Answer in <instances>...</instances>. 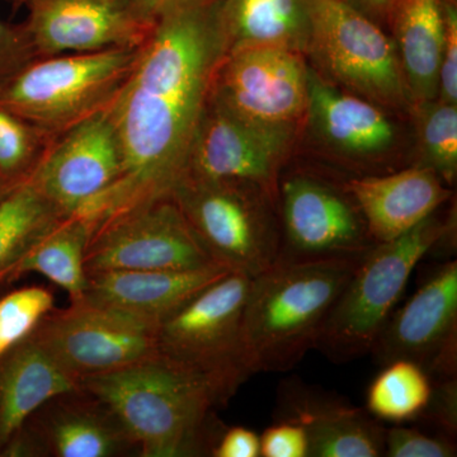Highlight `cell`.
<instances>
[{
	"mask_svg": "<svg viewBox=\"0 0 457 457\" xmlns=\"http://www.w3.org/2000/svg\"><path fill=\"white\" fill-rule=\"evenodd\" d=\"M55 137L0 108V179L16 186L29 176Z\"/></svg>",
	"mask_w": 457,
	"mask_h": 457,
	"instance_id": "cell-29",
	"label": "cell"
},
{
	"mask_svg": "<svg viewBox=\"0 0 457 457\" xmlns=\"http://www.w3.org/2000/svg\"><path fill=\"white\" fill-rule=\"evenodd\" d=\"M230 272L221 264L186 270L90 273L83 299L161 323L206 286Z\"/></svg>",
	"mask_w": 457,
	"mask_h": 457,
	"instance_id": "cell-21",
	"label": "cell"
},
{
	"mask_svg": "<svg viewBox=\"0 0 457 457\" xmlns=\"http://www.w3.org/2000/svg\"><path fill=\"white\" fill-rule=\"evenodd\" d=\"M212 457H261V438L245 427L224 428L212 451Z\"/></svg>",
	"mask_w": 457,
	"mask_h": 457,
	"instance_id": "cell-36",
	"label": "cell"
},
{
	"mask_svg": "<svg viewBox=\"0 0 457 457\" xmlns=\"http://www.w3.org/2000/svg\"><path fill=\"white\" fill-rule=\"evenodd\" d=\"M455 230V212L442 219L436 212L402 237L369 249L328 315L315 350L336 363L369 354L417 264Z\"/></svg>",
	"mask_w": 457,
	"mask_h": 457,
	"instance_id": "cell-4",
	"label": "cell"
},
{
	"mask_svg": "<svg viewBox=\"0 0 457 457\" xmlns=\"http://www.w3.org/2000/svg\"><path fill=\"white\" fill-rule=\"evenodd\" d=\"M171 0H134L135 9L144 22L153 25L156 14Z\"/></svg>",
	"mask_w": 457,
	"mask_h": 457,
	"instance_id": "cell-38",
	"label": "cell"
},
{
	"mask_svg": "<svg viewBox=\"0 0 457 457\" xmlns=\"http://www.w3.org/2000/svg\"><path fill=\"white\" fill-rule=\"evenodd\" d=\"M416 129L418 161L451 188L457 176V104L440 99L411 107Z\"/></svg>",
	"mask_w": 457,
	"mask_h": 457,
	"instance_id": "cell-28",
	"label": "cell"
},
{
	"mask_svg": "<svg viewBox=\"0 0 457 457\" xmlns=\"http://www.w3.org/2000/svg\"><path fill=\"white\" fill-rule=\"evenodd\" d=\"M417 420H423V423L433 427L440 435L456 441V378H433L431 396H429L425 411L420 413Z\"/></svg>",
	"mask_w": 457,
	"mask_h": 457,
	"instance_id": "cell-32",
	"label": "cell"
},
{
	"mask_svg": "<svg viewBox=\"0 0 457 457\" xmlns=\"http://www.w3.org/2000/svg\"><path fill=\"white\" fill-rule=\"evenodd\" d=\"M80 386L112 411L143 457L212 456L224 429L210 387L159 354Z\"/></svg>",
	"mask_w": 457,
	"mask_h": 457,
	"instance_id": "cell-2",
	"label": "cell"
},
{
	"mask_svg": "<svg viewBox=\"0 0 457 457\" xmlns=\"http://www.w3.org/2000/svg\"><path fill=\"white\" fill-rule=\"evenodd\" d=\"M121 165L104 110L56 137L29 179L65 218L86 216L116 185Z\"/></svg>",
	"mask_w": 457,
	"mask_h": 457,
	"instance_id": "cell-16",
	"label": "cell"
},
{
	"mask_svg": "<svg viewBox=\"0 0 457 457\" xmlns=\"http://www.w3.org/2000/svg\"><path fill=\"white\" fill-rule=\"evenodd\" d=\"M25 26L37 57L143 45L153 25L134 0H23Z\"/></svg>",
	"mask_w": 457,
	"mask_h": 457,
	"instance_id": "cell-18",
	"label": "cell"
},
{
	"mask_svg": "<svg viewBox=\"0 0 457 457\" xmlns=\"http://www.w3.org/2000/svg\"><path fill=\"white\" fill-rule=\"evenodd\" d=\"M140 46L35 57L0 88V108L56 139L107 110Z\"/></svg>",
	"mask_w": 457,
	"mask_h": 457,
	"instance_id": "cell-5",
	"label": "cell"
},
{
	"mask_svg": "<svg viewBox=\"0 0 457 457\" xmlns=\"http://www.w3.org/2000/svg\"><path fill=\"white\" fill-rule=\"evenodd\" d=\"M35 57L23 23L13 25L0 17V88Z\"/></svg>",
	"mask_w": 457,
	"mask_h": 457,
	"instance_id": "cell-33",
	"label": "cell"
},
{
	"mask_svg": "<svg viewBox=\"0 0 457 457\" xmlns=\"http://www.w3.org/2000/svg\"><path fill=\"white\" fill-rule=\"evenodd\" d=\"M361 257L278 262L252 278L242 327L251 375L290 371L315 348Z\"/></svg>",
	"mask_w": 457,
	"mask_h": 457,
	"instance_id": "cell-3",
	"label": "cell"
},
{
	"mask_svg": "<svg viewBox=\"0 0 457 457\" xmlns=\"http://www.w3.org/2000/svg\"><path fill=\"white\" fill-rule=\"evenodd\" d=\"M64 219L31 180L14 186L0 200V270L12 269Z\"/></svg>",
	"mask_w": 457,
	"mask_h": 457,
	"instance_id": "cell-26",
	"label": "cell"
},
{
	"mask_svg": "<svg viewBox=\"0 0 457 457\" xmlns=\"http://www.w3.org/2000/svg\"><path fill=\"white\" fill-rule=\"evenodd\" d=\"M370 353L385 366L407 360L429 378H456L457 262L440 264L402 308L394 311Z\"/></svg>",
	"mask_w": 457,
	"mask_h": 457,
	"instance_id": "cell-15",
	"label": "cell"
},
{
	"mask_svg": "<svg viewBox=\"0 0 457 457\" xmlns=\"http://www.w3.org/2000/svg\"><path fill=\"white\" fill-rule=\"evenodd\" d=\"M303 129L249 121L209 98L183 179L253 183L278 197Z\"/></svg>",
	"mask_w": 457,
	"mask_h": 457,
	"instance_id": "cell-12",
	"label": "cell"
},
{
	"mask_svg": "<svg viewBox=\"0 0 457 457\" xmlns=\"http://www.w3.org/2000/svg\"><path fill=\"white\" fill-rule=\"evenodd\" d=\"M216 263L254 278L278 262L276 197L253 183L183 179L170 195Z\"/></svg>",
	"mask_w": 457,
	"mask_h": 457,
	"instance_id": "cell-8",
	"label": "cell"
},
{
	"mask_svg": "<svg viewBox=\"0 0 457 457\" xmlns=\"http://www.w3.org/2000/svg\"><path fill=\"white\" fill-rule=\"evenodd\" d=\"M309 20L306 62L339 88L392 113L411 111L389 32L345 0H303Z\"/></svg>",
	"mask_w": 457,
	"mask_h": 457,
	"instance_id": "cell-7",
	"label": "cell"
},
{
	"mask_svg": "<svg viewBox=\"0 0 457 457\" xmlns=\"http://www.w3.org/2000/svg\"><path fill=\"white\" fill-rule=\"evenodd\" d=\"M456 441L442 435H428L411 427L395 426L385 429L384 456L453 457Z\"/></svg>",
	"mask_w": 457,
	"mask_h": 457,
	"instance_id": "cell-31",
	"label": "cell"
},
{
	"mask_svg": "<svg viewBox=\"0 0 457 457\" xmlns=\"http://www.w3.org/2000/svg\"><path fill=\"white\" fill-rule=\"evenodd\" d=\"M80 386L32 336L0 359V455L50 399Z\"/></svg>",
	"mask_w": 457,
	"mask_h": 457,
	"instance_id": "cell-22",
	"label": "cell"
},
{
	"mask_svg": "<svg viewBox=\"0 0 457 457\" xmlns=\"http://www.w3.org/2000/svg\"><path fill=\"white\" fill-rule=\"evenodd\" d=\"M87 275L108 270H186L216 263L173 198L132 207L102 221L86 252Z\"/></svg>",
	"mask_w": 457,
	"mask_h": 457,
	"instance_id": "cell-11",
	"label": "cell"
},
{
	"mask_svg": "<svg viewBox=\"0 0 457 457\" xmlns=\"http://www.w3.org/2000/svg\"><path fill=\"white\" fill-rule=\"evenodd\" d=\"M12 3H14V0H12Z\"/></svg>",
	"mask_w": 457,
	"mask_h": 457,
	"instance_id": "cell-42",
	"label": "cell"
},
{
	"mask_svg": "<svg viewBox=\"0 0 457 457\" xmlns=\"http://www.w3.org/2000/svg\"><path fill=\"white\" fill-rule=\"evenodd\" d=\"M158 321L88 299L50 312L33 338L78 381L158 356Z\"/></svg>",
	"mask_w": 457,
	"mask_h": 457,
	"instance_id": "cell-10",
	"label": "cell"
},
{
	"mask_svg": "<svg viewBox=\"0 0 457 457\" xmlns=\"http://www.w3.org/2000/svg\"><path fill=\"white\" fill-rule=\"evenodd\" d=\"M134 450L112 411L79 386L45 403L0 456L116 457Z\"/></svg>",
	"mask_w": 457,
	"mask_h": 457,
	"instance_id": "cell-17",
	"label": "cell"
},
{
	"mask_svg": "<svg viewBox=\"0 0 457 457\" xmlns=\"http://www.w3.org/2000/svg\"><path fill=\"white\" fill-rule=\"evenodd\" d=\"M273 418L305 429L309 457L384 456L386 428L380 420L302 378H288L279 384Z\"/></svg>",
	"mask_w": 457,
	"mask_h": 457,
	"instance_id": "cell-19",
	"label": "cell"
},
{
	"mask_svg": "<svg viewBox=\"0 0 457 457\" xmlns=\"http://www.w3.org/2000/svg\"><path fill=\"white\" fill-rule=\"evenodd\" d=\"M260 438L261 457H309V438L302 426L275 422Z\"/></svg>",
	"mask_w": 457,
	"mask_h": 457,
	"instance_id": "cell-35",
	"label": "cell"
},
{
	"mask_svg": "<svg viewBox=\"0 0 457 457\" xmlns=\"http://www.w3.org/2000/svg\"><path fill=\"white\" fill-rule=\"evenodd\" d=\"M12 270H13V267H12V269H5L0 270V285H2L3 282L9 281V278H11Z\"/></svg>",
	"mask_w": 457,
	"mask_h": 457,
	"instance_id": "cell-40",
	"label": "cell"
},
{
	"mask_svg": "<svg viewBox=\"0 0 457 457\" xmlns=\"http://www.w3.org/2000/svg\"><path fill=\"white\" fill-rule=\"evenodd\" d=\"M393 114L339 88L309 65V99L303 132L319 152L361 176L389 173L399 156L400 130Z\"/></svg>",
	"mask_w": 457,
	"mask_h": 457,
	"instance_id": "cell-13",
	"label": "cell"
},
{
	"mask_svg": "<svg viewBox=\"0 0 457 457\" xmlns=\"http://www.w3.org/2000/svg\"><path fill=\"white\" fill-rule=\"evenodd\" d=\"M431 393V378L418 363L393 361L370 385L366 407L376 420L400 425L417 420Z\"/></svg>",
	"mask_w": 457,
	"mask_h": 457,
	"instance_id": "cell-27",
	"label": "cell"
},
{
	"mask_svg": "<svg viewBox=\"0 0 457 457\" xmlns=\"http://www.w3.org/2000/svg\"><path fill=\"white\" fill-rule=\"evenodd\" d=\"M251 284L245 273L230 270L159 323V356L204 381L219 407L252 376L242 337Z\"/></svg>",
	"mask_w": 457,
	"mask_h": 457,
	"instance_id": "cell-6",
	"label": "cell"
},
{
	"mask_svg": "<svg viewBox=\"0 0 457 457\" xmlns=\"http://www.w3.org/2000/svg\"><path fill=\"white\" fill-rule=\"evenodd\" d=\"M22 3H23V0H14V3H13L14 9L22 7Z\"/></svg>",
	"mask_w": 457,
	"mask_h": 457,
	"instance_id": "cell-41",
	"label": "cell"
},
{
	"mask_svg": "<svg viewBox=\"0 0 457 457\" xmlns=\"http://www.w3.org/2000/svg\"><path fill=\"white\" fill-rule=\"evenodd\" d=\"M55 306V297L44 286H26L0 299V359L32 335Z\"/></svg>",
	"mask_w": 457,
	"mask_h": 457,
	"instance_id": "cell-30",
	"label": "cell"
},
{
	"mask_svg": "<svg viewBox=\"0 0 457 457\" xmlns=\"http://www.w3.org/2000/svg\"><path fill=\"white\" fill-rule=\"evenodd\" d=\"M345 2L387 31L390 13H392L395 0H345Z\"/></svg>",
	"mask_w": 457,
	"mask_h": 457,
	"instance_id": "cell-37",
	"label": "cell"
},
{
	"mask_svg": "<svg viewBox=\"0 0 457 457\" xmlns=\"http://www.w3.org/2000/svg\"><path fill=\"white\" fill-rule=\"evenodd\" d=\"M347 187L376 245L408 233L453 196L435 171L420 164L389 173L353 177L347 180Z\"/></svg>",
	"mask_w": 457,
	"mask_h": 457,
	"instance_id": "cell-20",
	"label": "cell"
},
{
	"mask_svg": "<svg viewBox=\"0 0 457 457\" xmlns=\"http://www.w3.org/2000/svg\"><path fill=\"white\" fill-rule=\"evenodd\" d=\"M222 0H171L153 21L122 88L107 108L121 176L84 218L95 227L159 198L185 177L195 132L228 50Z\"/></svg>",
	"mask_w": 457,
	"mask_h": 457,
	"instance_id": "cell-1",
	"label": "cell"
},
{
	"mask_svg": "<svg viewBox=\"0 0 457 457\" xmlns=\"http://www.w3.org/2000/svg\"><path fill=\"white\" fill-rule=\"evenodd\" d=\"M276 204L278 262L361 257L376 245L347 180L286 165L279 176Z\"/></svg>",
	"mask_w": 457,
	"mask_h": 457,
	"instance_id": "cell-9",
	"label": "cell"
},
{
	"mask_svg": "<svg viewBox=\"0 0 457 457\" xmlns=\"http://www.w3.org/2000/svg\"><path fill=\"white\" fill-rule=\"evenodd\" d=\"M210 98L231 112L263 125L303 128L309 64L303 54L279 47L228 50Z\"/></svg>",
	"mask_w": 457,
	"mask_h": 457,
	"instance_id": "cell-14",
	"label": "cell"
},
{
	"mask_svg": "<svg viewBox=\"0 0 457 457\" xmlns=\"http://www.w3.org/2000/svg\"><path fill=\"white\" fill-rule=\"evenodd\" d=\"M13 187V185H11V183L5 182L4 179H0V200H2V198L4 197L5 195H7Z\"/></svg>",
	"mask_w": 457,
	"mask_h": 457,
	"instance_id": "cell-39",
	"label": "cell"
},
{
	"mask_svg": "<svg viewBox=\"0 0 457 457\" xmlns=\"http://www.w3.org/2000/svg\"><path fill=\"white\" fill-rule=\"evenodd\" d=\"M411 107L438 96L445 0H395L389 18Z\"/></svg>",
	"mask_w": 457,
	"mask_h": 457,
	"instance_id": "cell-23",
	"label": "cell"
},
{
	"mask_svg": "<svg viewBox=\"0 0 457 457\" xmlns=\"http://www.w3.org/2000/svg\"><path fill=\"white\" fill-rule=\"evenodd\" d=\"M221 20L228 50L279 47L305 56L309 20L303 0H222Z\"/></svg>",
	"mask_w": 457,
	"mask_h": 457,
	"instance_id": "cell-24",
	"label": "cell"
},
{
	"mask_svg": "<svg viewBox=\"0 0 457 457\" xmlns=\"http://www.w3.org/2000/svg\"><path fill=\"white\" fill-rule=\"evenodd\" d=\"M93 230L92 222L82 216L60 221L14 263L9 281L26 273H38L62 288L71 303L79 302L88 287L84 262Z\"/></svg>",
	"mask_w": 457,
	"mask_h": 457,
	"instance_id": "cell-25",
	"label": "cell"
},
{
	"mask_svg": "<svg viewBox=\"0 0 457 457\" xmlns=\"http://www.w3.org/2000/svg\"><path fill=\"white\" fill-rule=\"evenodd\" d=\"M437 99L457 104V8L445 0V40L442 46Z\"/></svg>",
	"mask_w": 457,
	"mask_h": 457,
	"instance_id": "cell-34",
	"label": "cell"
}]
</instances>
